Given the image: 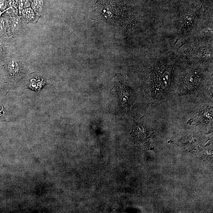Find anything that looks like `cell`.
<instances>
[{
    "label": "cell",
    "mask_w": 213,
    "mask_h": 213,
    "mask_svg": "<svg viewBox=\"0 0 213 213\" xmlns=\"http://www.w3.org/2000/svg\"><path fill=\"white\" fill-rule=\"evenodd\" d=\"M196 117L200 121H211L212 120V106H203L198 112Z\"/></svg>",
    "instance_id": "5"
},
{
    "label": "cell",
    "mask_w": 213,
    "mask_h": 213,
    "mask_svg": "<svg viewBox=\"0 0 213 213\" xmlns=\"http://www.w3.org/2000/svg\"><path fill=\"white\" fill-rule=\"evenodd\" d=\"M23 16L27 20H33L34 17V12L30 8H27L23 11Z\"/></svg>",
    "instance_id": "8"
},
{
    "label": "cell",
    "mask_w": 213,
    "mask_h": 213,
    "mask_svg": "<svg viewBox=\"0 0 213 213\" xmlns=\"http://www.w3.org/2000/svg\"><path fill=\"white\" fill-rule=\"evenodd\" d=\"M205 78V72L198 67L194 66L184 69L178 81V94L180 96H190L199 93Z\"/></svg>",
    "instance_id": "2"
},
{
    "label": "cell",
    "mask_w": 213,
    "mask_h": 213,
    "mask_svg": "<svg viewBox=\"0 0 213 213\" xmlns=\"http://www.w3.org/2000/svg\"><path fill=\"white\" fill-rule=\"evenodd\" d=\"M175 56L169 52L152 53L144 68L148 93L151 102H158L166 98L175 63Z\"/></svg>",
    "instance_id": "1"
},
{
    "label": "cell",
    "mask_w": 213,
    "mask_h": 213,
    "mask_svg": "<svg viewBox=\"0 0 213 213\" xmlns=\"http://www.w3.org/2000/svg\"><path fill=\"white\" fill-rule=\"evenodd\" d=\"M4 114L3 107L2 105H0V118L2 117Z\"/></svg>",
    "instance_id": "11"
},
{
    "label": "cell",
    "mask_w": 213,
    "mask_h": 213,
    "mask_svg": "<svg viewBox=\"0 0 213 213\" xmlns=\"http://www.w3.org/2000/svg\"><path fill=\"white\" fill-rule=\"evenodd\" d=\"M200 17L199 14L194 12H184L178 17V39L192 38L197 30Z\"/></svg>",
    "instance_id": "3"
},
{
    "label": "cell",
    "mask_w": 213,
    "mask_h": 213,
    "mask_svg": "<svg viewBox=\"0 0 213 213\" xmlns=\"http://www.w3.org/2000/svg\"><path fill=\"white\" fill-rule=\"evenodd\" d=\"M21 21L18 17H14L11 19V29L12 32H17L20 28Z\"/></svg>",
    "instance_id": "7"
},
{
    "label": "cell",
    "mask_w": 213,
    "mask_h": 213,
    "mask_svg": "<svg viewBox=\"0 0 213 213\" xmlns=\"http://www.w3.org/2000/svg\"><path fill=\"white\" fill-rule=\"evenodd\" d=\"M43 5L42 1L41 0H34L33 3V7L35 10L39 9Z\"/></svg>",
    "instance_id": "9"
},
{
    "label": "cell",
    "mask_w": 213,
    "mask_h": 213,
    "mask_svg": "<svg viewBox=\"0 0 213 213\" xmlns=\"http://www.w3.org/2000/svg\"><path fill=\"white\" fill-rule=\"evenodd\" d=\"M189 52V57L194 64H206L212 62V42L194 41Z\"/></svg>",
    "instance_id": "4"
},
{
    "label": "cell",
    "mask_w": 213,
    "mask_h": 213,
    "mask_svg": "<svg viewBox=\"0 0 213 213\" xmlns=\"http://www.w3.org/2000/svg\"><path fill=\"white\" fill-rule=\"evenodd\" d=\"M6 3L5 0H2L0 2V8L1 9H4L6 8Z\"/></svg>",
    "instance_id": "10"
},
{
    "label": "cell",
    "mask_w": 213,
    "mask_h": 213,
    "mask_svg": "<svg viewBox=\"0 0 213 213\" xmlns=\"http://www.w3.org/2000/svg\"><path fill=\"white\" fill-rule=\"evenodd\" d=\"M8 70L11 75L17 76L20 73L21 66L17 61L11 60L8 64Z\"/></svg>",
    "instance_id": "6"
}]
</instances>
